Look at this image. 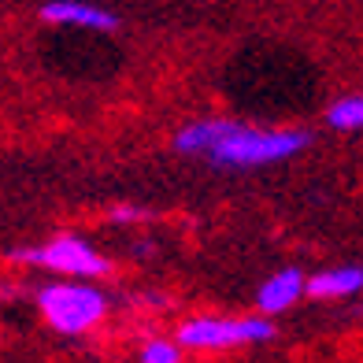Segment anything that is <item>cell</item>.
Returning a JSON list of instances; mask_svg holds the SVG:
<instances>
[{
	"label": "cell",
	"instance_id": "cell-1",
	"mask_svg": "<svg viewBox=\"0 0 363 363\" xmlns=\"http://www.w3.org/2000/svg\"><path fill=\"white\" fill-rule=\"evenodd\" d=\"M311 145L308 130L296 126H249L234 119H196L174 134V152L182 156H208L216 167H271V163L293 160Z\"/></svg>",
	"mask_w": 363,
	"mask_h": 363
},
{
	"label": "cell",
	"instance_id": "cell-2",
	"mask_svg": "<svg viewBox=\"0 0 363 363\" xmlns=\"http://www.w3.org/2000/svg\"><path fill=\"white\" fill-rule=\"evenodd\" d=\"M41 319L63 337H82L108 315V296L93 282H48L38 289Z\"/></svg>",
	"mask_w": 363,
	"mask_h": 363
},
{
	"label": "cell",
	"instance_id": "cell-3",
	"mask_svg": "<svg viewBox=\"0 0 363 363\" xmlns=\"http://www.w3.org/2000/svg\"><path fill=\"white\" fill-rule=\"evenodd\" d=\"M182 349H201V352H223L241 349V345H263L274 337V323L267 315H189L178 326Z\"/></svg>",
	"mask_w": 363,
	"mask_h": 363
},
{
	"label": "cell",
	"instance_id": "cell-4",
	"mask_svg": "<svg viewBox=\"0 0 363 363\" xmlns=\"http://www.w3.org/2000/svg\"><path fill=\"white\" fill-rule=\"evenodd\" d=\"M11 263H26V267H41L52 274H67V278H104L111 271V259L93 249L86 238L78 234H56L45 245H30V249H11Z\"/></svg>",
	"mask_w": 363,
	"mask_h": 363
},
{
	"label": "cell",
	"instance_id": "cell-5",
	"mask_svg": "<svg viewBox=\"0 0 363 363\" xmlns=\"http://www.w3.org/2000/svg\"><path fill=\"white\" fill-rule=\"evenodd\" d=\"M308 293V274L301 267H282L263 278V286L256 289V308L259 315H282V311H289L301 296Z\"/></svg>",
	"mask_w": 363,
	"mask_h": 363
},
{
	"label": "cell",
	"instance_id": "cell-6",
	"mask_svg": "<svg viewBox=\"0 0 363 363\" xmlns=\"http://www.w3.org/2000/svg\"><path fill=\"white\" fill-rule=\"evenodd\" d=\"M41 19L56 23V26H78V30H101V34H111L119 30V15L96 4H82V0H52V4H41Z\"/></svg>",
	"mask_w": 363,
	"mask_h": 363
},
{
	"label": "cell",
	"instance_id": "cell-7",
	"mask_svg": "<svg viewBox=\"0 0 363 363\" xmlns=\"http://www.w3.org/2000/svg\"><path fill=\"white\" fill-rule=\"evenodd\" d=\"M359 289H363V267H356V263L326 267L308 278V296H315V301H345V296H356Z\"/></svg>",
	"mask_w": 363,
	"mask_h": 363
},
{
	"label": "cell",
	"instance_id": "cell-8",
	"mask_svg": "<svg viewBox=\"0 0 363 363\" xmlns=\"http://www.w3.org/2000/svg\"><path fill=\"white\" fill-rule=\"evenodd\" d=\"M326 126L330 130H341V134H356L363 130V93H349L334 101L326 108Z\"/></svg>",
	"mask_w": 363,
	"mask_h": 363
},
{
	"label": "cell",
	"instance_id": "cell-9",
	"mask_svg": "<svg viewBox=\"0 0 363 363\" xmlns=\"http://www.w3.org/2000/svg\"><path fill=\"white\" fill-rule=\"evenodd\" d=\"M138 363H182L178 337H148L138 352Z\"/></svg>",
	"mask_w": 363,
	"mask_h": 363
},
{
	"label": "cell",
	"instance_id": "cell-10",
	"mask_svg": "<svg viewBox=\"0 0 363 363\" xmlns=\"http://www.w3.org/2000/svg\"><path fill=\"white\" fill-rule=\"evenodd\" d=\"M108 219L119 223V226H126V223L145 219V208H138V204H111V208H108Z\"/></svg>",
	"mask_w": 363,
	"mask_h": 363
}]
</instances>
